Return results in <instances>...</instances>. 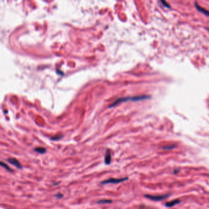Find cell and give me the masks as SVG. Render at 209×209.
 <instances>
[{"mask_svg": "<svg viewBox=\"0 0 209 209\" xmlns=\"http://www.w3.org/2000/svg\"><path fill=\"white\" fill-rule=\"evenodd\" d=\"M151 96L148 95H141V96H131V97H120V98L117 99V100L112 103V104L110 105L109 107L115 106V105L118 104V103L121 102H125L128 101H142L145 100H148L150 98Z\"/></svg>", "mask_w": 209, "mask_h": 209, "instance_id": "obj_1", "label": "cell"}, {"mask_svg": "<svg viewBox=\"0 0 209 209\" xmlns=\"http://www.w3.org/2000/svg\"><path fill=\"white\" fill-rule=\"evenodd\" d=\"M128 180V177H124V178H109V179L102 181L101 182V184L106 185V184H108V183H114V184H116V183H119L123 182L126 181V180Z\"/></svg>", "mask_w": 209, "mask_h": 209, "instance_id": "obj_2", "label": "cell"}, {"mask_svg": "<svg viewBox=\"0 0 209 209\" xmlns=\"http://www.w3.org/2000/svg\"><path fill=\"white\" fill-rule=\"evenodd\" d=\"M169 196V194L166 195H150V194H146L145 196V198H148L150 200L155 201H162V200L166 199Z\"/></svg>", "mask_w": 209, "mask_h": 209, "instance_id": "obj_3", "label": "cell"}, {"mask_svg": "<svg viewBox=\"0 0 209 209\" xmlns=\"http://www.w3.org/2000/svg\"><path fill=\"white\" fill-rule=\"evenodd\" d=\"M7 161L9 163L15 166L16 168H18V169H22V168H23V167H22V164L20 163V162L19 161L18 159L15 158H8L7 159Z\"/></svg>", "mask_w": 209, "mask_h": 209, "instance_id": "obj_4", "label": "cell"}, {"mask_svg": "<svg viewBox=\"0 0 209 209\" xmlns=\"http://www.w3.org/2000/svg\"><path fill=\"white\" fill-rule=\"evenodd\" d=\"M111 158H112V155H111L110 150L109 149H107L106 151V155L104 157V163L106 165H109L111 163Z\"/></svg>", "mask_w": 209, "mask_h": 209, "instance_id": "obj_5", "label": "cell"}, {"mask_svg": "<svg viewBox=\"0 0 209 209\" xmlns=\"http://www.w3.org/2000/svg\"><path fill=\"white\" fill-rule=\"evenodd\" d=\"M194 4H195V7H196V8L197 9H198V11L201 12V13H204V14H205V16H208V17H209V11H208V10H206L205 9L203 8V7L200 6L199 4H198V3H195Z\"/></svg>", "mask_w": 209, "mask_h": 209, "instance_id": "obj_6", "label": "cell"}, {"mask_svg": "<svg viewBox=\"0 0 209 209\" xmlns=\"http://www.w3.org/2000/svg\"><path fill=\"white\" fill-rule=\"evenodd\" d=\"M181 201H180L179 199H175V200H173V201H171V202H167L166 204V205L167 207H174V205H177V204H178L179 203H180Z\"/></svg>", "mask_w": 209, "mask_h": 209, "instance_id": "obj_7", "label": "cell"}, {"mask_svg": "<svg viewBox=\"0 0 209 209\" xmlns=\"http://www.w3.org/2000/svg\"><path fill=\"white\" fill-rule=\"evenodd\" d=\"M34 150L36 151V152L40 153V154H44V153H46L47 151L46 148H44V147H36V148H34Z\"/></svg>", "mask_w": 209, "mask_h": 209, "instance_id": "obj_8", "label": "cell"}, {"mask_svg": "<svg viewBox=\"0 0 209 209\" xmlns=\"http://www.w3.org/2000/svg\"><path fill=\"white\" fill-rule=\"evenodd\" d=\"M1 166L2 167H3V168H4L6 169L7 170V171H9V172H13V169H11V168H10L8 165L3 163V162H1Z\"/></svg>", "mask_w": 209, "mask_h": 209, "instance_id": "obj_9", "label": "cell"}, {"mask_svg": "<svg viewBox=\"0 0 209 209\" xmlns=\"http://www.w3.org/2000/svg\"><path fill=\"white\" fill-rule=\"evenodd\" d=\"M112 202V201L109 199H101L97 201V203H98V204H110V203Z\"/></svg>", "mask_w": 209, "mask_h": 209, "instance_id": "obj_10", "label": "cell"}, {"mask_svg": "<svg viewBox=\"0 0 209 209\" xmlns=\"http://www.w3.org/2000/svg\"><path fill=\"white\" fill-rule=\"evenodd\" d=\"M175 146L174 145H166V146H164L163 147V149L164 150H172L174 148H175Z\"/></svg>", "mask_w": 209, "mask_h": 209, "instance_id": "obj_11", "label": "cell"}, {"mask_svg": "<svg viewBox=\"0 0 209 209\" xmlns=\"http://www.w3.org/2000/svg\"><path fill=\"white\" fill-rule=\"evenodd\" d=\"M161 3L162 4H163L164 7H166V8H168V9L171 8V6H170V5H169V4L168 3L166 2V1H164V0H161Z\"/></svg>", "mask_w": 209, "mask_h": 209, "instance_id": "obj_12", "label": "cell"}, {"mask_svg": "<svg viewBox=\"0 0 209 209\" xmlns=\"http://www.w3.org/2000/svg\"><path fill=\"white\" fill-rule=\"evenodd\" d=\"M63 136L62 135H58V136H54L53 137H51L50 139L51 140H52V141H58V140H60L61 139V138L63 137Z\"/></svg>", "mask_w": 209, "mask_h": 209, "instance_id": "obj_13", "label": "cell"}, {"mask_svg": "<svg viewBox=\"0 0 209 209\" xmlns=\"http://www.w3.org/2000/svg\"><path fill=\"white\" fill-rule=\"evenodd\" d=\"M139 209H153L151 207H149V206H147L145 205H141L139 207Z\"/></svg>", "mask_w": 209, "mask_h": 209, "instance_id": "obj_14", "label": "cell"}, {"mask_svg": "<svg viewBox=\"0 0 209 209\" xmlns=\"http://www.w3.org/2000/svg\"><path fill=\"white\" fill-rule=\"evenodd\" d=\"M55 196L56 197V198H58V199H60V198H62V197L63 196V195L62 194H61V193H58V194H57L55 195Z\"/></svg>", "mask_w": 209, "mask_h": 209, "instance_id": "obj_15", "label": "cell"}, {"mask_svg": "<svg viewBox=\"0 0 209 209\" xmlns=\"http://www.w3.org/2000/svg\"><path fill=\"white\" fill-rule=\"evenodd\" d=\"M178 172V170H177V171H175V170H174V174H177V172Z\"/></svg>", "mask_w": 209, "mask_h": 209, "instance_id": "obj_16", "label": "cell"}]
</instances>
